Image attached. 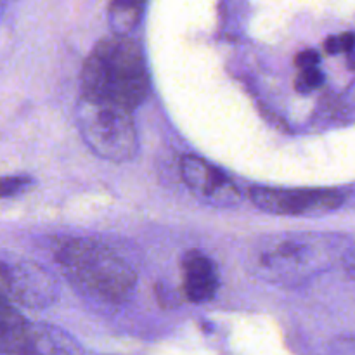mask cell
<instances>
[{"label": "cell", "mask_w": 355, "mask_h": 355, "mask_svg": "<svg viewBox=\"0 0 355 355\" xmlns=\"http://www.w3.org/2000/svg\"><path fill=\"white\" fill-rule=\"evenodd\" d=\"M82 97L134 111L149 94V71L139 42L113 33L97 42L82 69Z\"/></svg>", "instance_id": "obj_1"}, {"label": "cell", "mask_w": 355, "mask_h": 355, "mask_svg": "<svg viewBox=\"0 0 355 355\" xmlns=\"http://www.w3.org/2000/svg\"><path fill=\"white\" fill-rule=\"evenodd\" d=\"M58 263L73 284L107 304L128 300L135 288V270L113 248L94 239H73L62 245Z\"/></svg>", "instance_id": "obj_2"}, {"label": "cell", "mask_w": 355, "mask_h": 355, "mask_svg": "<svg viewBox=\"0 0 355 355\" xmlns=\"http://www.w3.org/2000/svg\"><path fill=\"white\" fill-rule=\"evenodd\" d=\"M76 121L82 139L99 158L123 163L137 155V128L132 111L127 107L82 97Z\"/></svg>", "instance_id": "obj_3"}, {"label": "cell", "mask_w": 355, "mask_h": 355, "mask_svg": "<svg viewBox=\"0 0 355 355\" xmlns=\"http://www.w3.org/2000/svg\"><path fill=\"white\" fill-rule=\"evenodd\" d=\"M255 263L260 276L276 283H286L290 277L300 279L328 267L329 255L324 238L283 236L260 246Z\"/></svg>", "instance_id": "obj_4"}, {"label": "cell", "mask_w": 355, "mask_h": 355, "mask_svg": "<svg viewBox=\"0 0 355 355\" xmlns=\"http://www.w3.org/2000/svg\"><path fill=\"white\" fill-rule=\"evenodd\" d=\"M250 198L253 205L266 214L322 215L338 210L345 203V191L340 189H281V187H252Z\"/></svg>", "instance_id": "obj_5"}, {"label": "cell", "mask_w": 355, "mask_h": 355, "mask_svg": "<svg viewBox=\"0 0 355 355\" xmlns=\"http://www.w3.org/2000/svg\"><path fill=\"white\" fill-rule=\"evenodd\" d=\"M0 283L12 300L30 309H44L54 304L59 286L54 277L30 262L0 263Z\"/></svg>", "instance_id": "obj_6"}, {"label": "cell", "mask_w": 355, "mask_h": 355, "mask_svg": "<svg viewBox=\"0 0 355 355\" xmlns=\"http://www.w3.org/2000/svg\"><path fill=\"white\" fill-rule=\"evenodd\" d=\"M180 175L186 186L200 200L217 205V207L232 205L238 201L239 193L232 180L220 168L205 162L200 156H184L180 162Z\"/></svg>", "instance_id": "obj_7"}, {"label": "cell", "mask_w": 355, "mask_h": 355, "mask_svg": "<svg viewBox=\"0 0 355 355\" xmlns=\"http://www.w3.org/2000/svg\"><path fill=\"white\" fill-rule=\"evenodd\" d=\"M37 335V329L0 291V355H33Z\"/></svg>", "instance_id": "obj_8"}, {"label": "cell", "mask_w": 355, "mask_h": 355, "mask_svg": "<svg viewBox=\"0 0 355 355\" xmlns=\"http://www.w3.org/2000/svg\"><path fill=\"white\" fill-rule=\"evenodd\" d=\"M182 288L193 304H207L218 290V276L214 262L205 253L193 250L182 259Z\"/></svg>", "instance_id": "obj_9"}, {"label": "cell", "mask_w": 355, "mask_h": 355, "mask_svg": "<svg viewBox=\"0 0 355 355\" xmlns=\"http://www.w3.org/2000/svg\"><path fill=\"white\" fill-rule=\"evenodd\" d=\"M148 0H111L110 24L113 33L128 35L142 19Z\"/></svg>", "instance_id": "obj_10"}, {"label": "cell", "mask_w": 355, "mask_h": 355, "mask_svg": "<svg viewBox=\"0 0 355 355\" xmlns=\"http://www.w3.org/2000/svg\"><path fill=\"white\" fill-rule=\"evenodd\" d=\"M324 83V73L319 66H311V68L298 69L297 80H295V90L300 94H309L312 90L319 89Z\"/></svg>", "instance_id": "obj_11"}, {"label": "cell", "mask_w": 355, "mask_h": 355, "mask_svg": "<svg viewBox=\"0 0 355 355\" xmlns=\"http://www.w3.org/2000/svg\"><path fill=\"white\" fill-rule=\"evenodd\" d=\"M33 186V180L28 175L0 177V198H14L23 194Z\"/></svg>", "instance_id": "obj_12"}, {"label": "cell", "mask_w": 355, "mask_h": 355, "mask_svg": "<svg viewBox=\"0 0 355 355\" xmlns=\"http://www.w3.org/2000/svg\"><path fill=\"white\" fill-rule=\"evenodd\" d=\"M324 49L328 54H352L354 51V33L347 31V33L336 35V37H329L324 42Z\"/></svg>", "instance_id": "obj_13"}, {"label": "cell", "mask_w": 355, "mask_h": 355, "mask_svg": "<svg viewBox=\"0 0 355 355\" xmlns=\"http://www.w3.org/2000/svg\"><path fill=\"white\" fill-rule=\"evenodd\" d=\"M319 62H321V55H319V52L312 51V49H307V51L300 52V54L295 58V64H297V68H311V66H319Z\"/></svg>", "instance_id": "obj_14"}, {"label": "cell", "mask_w": 355, "mask_h": 355, "mask_svg": "<svg viewBox=\"0 0 355 355\" xmlns=\"http://www.w3.org/2000/svg\"><path fill=\"white\" fill-rule=\"evenodd\" d=\"M3 6H6V0H0V12L3 10Z\"/></svg>", "instance_id": "obj_15"}]
</instances>
